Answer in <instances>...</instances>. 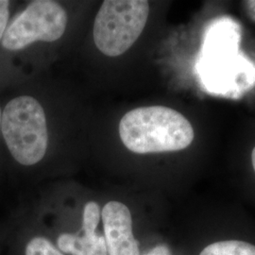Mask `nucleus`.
Listing matches in <instances>:
<instances>
[{"mask_svg":"<svg viewBox=\"0 0 255 255\" xmlns=\"http://www.w3.org/2000/svg\"><path fill=\"white\" fill-rule=\"evenodd\" d=\"M1 131L10 154L19 164L33 165L46 155V115L34 98L21 96L9 101L2 113Z\"/></svg>","mask_w":255,"mask_h":255,"instance_id":"obj_2","label":"nucleus"},{"mask_svg":"<svg viewBox=\"0 0 255 255\" xmlns=\"http://www.w3.org/2000/svg\"><path fill=\"white\" fill-rule=\"evenodd\" d=\"M200 255H255V246L240 240H224L204 248Z\"/></svg>","mask_w":255,"mask_h":255,"instance_id":"obj_7","label":"nucleus"},{"mask_svg":"<svg viewBox=\"0 0 255 255\" xmlns=\"http://www.w3.org/2000/svg\"><path fill=\"white\" fill-rule=\"evenodd\" d=\"M58 247L64 253L71 255H107L105 238L100 235H85L82 237L63 234L58 238Z\"/></svg>","mask_w":255,"mask_h":255,"instance_id":"obj_6","label":"nucleus"},{"mask_svg":"<svg viewBox=\"0 0 255 255\" xmlns=\"http://www.w3.org/2000/svg\"><path fill=\"white\" fill-rule=\"evenodd\" d=\"M252 163H253V166H254V169L255 171V147L253 150V153H252Z\"/></svg>","mask_w":255,"mask_h":255,"instance_id":"obj_12","label":"nucleus"},{"mask_svg":"<svg viewBox=\"0 0 255 255\" xmlns=\"http://www.w3.org/2000/svg\"><path fill=\"white\" fill-rule=\"evenodd\" d=\"M148 255H170V252L167 247L159 246L153 249Z\"/></svg>","mask_w":255,"mask_h":255,"instance_id":"obj_11","label":"nucleus"},{"mask_svg":"<svg viewBox=\"0 0 255 255\" xmlns=\"http://www.w3.org/2000/svg\"><path fill=\"white\" fill-rule=\"evenodd\" d=\"M66 25V11L58 2L36 0L7 27L2 46L8 50H19L36 41L54 42L64 35Z\"/></svg>","mask_w":255,"mask_h":255,"instance_id":"obj_4","label":"nucleus"},{"mask_svg":"<svg viewBox=\"0 0 255 255\" xmlns=\"http://www.w3.org/2000/svg\"><path fill=\"white\" fill-rule=\"evenodd\" d=\"M1 119H2V113H1V109H0V130H1Z\"/></svg>","mask_w":255,"mask_h":255,"instance_id":"obj_13","label":"nucleus"},{"mask_svg":"<svg viewBox=\"0 0 255 255\" xmlns=\"http://www.w3.org/2000/svg\"><path fill=\"white\" fill-rule=\"evenodd\" d=\"M101 219V208L95 201L88 202L83 212V222L82 231L83 234L93 236L96 234V229L99 225Z\"/></svg>","mask_w":255,"mask_h":255,"instance_id":"obj_8","label":"nucleus"},{"mask_svg":"<svg viewBox=\"0 0 255 255\" xmlns=\"http://www.w3.org/2000/svg\"><path fill=\"white\" fill-rule=\"evenodd\" d=\"M123 144L137 154L182 150L191 145V123L176 110L164 106L131 110L119 123Z\"/></svg>","mask_w":255,"mask_h":255,"instance_id":"obj_1","label":"nucleus"},{"mask_svg":"<svg viewBox=\"0 0 255 255\" xmlns=\"http://www.w3.org/2000/svg\"><path fill=\"white\" fill-rule=\"evenodd\" d=\"M105 241L109 255H139V245L132 234V219L127 206L110 201L102 209Z\"/></svg>","mask_w":255,"mask_h":255,"instance_id":"obj_5","label":"nucleus"},{"mask_svg":"<svg viewBox=\"0 0 255 255\" xmlns=\"http://www.w3.org/2000/svg\"><path fill=\"white\" fill-rule=\"evenodd\" d=\"M26 255H64L44 237L32 238L26 247Z\"/></svg>","mask_w":255,"mask_h":255,"instance_id":"obj_9","label":"nucleus"},{"mask_svg":"<svg viewBox=\"0 0 255 255\" xmlns=\"http://www.w3.org/2000/svg\"><path fill=\"white\" fill-rule=\"evenodd\" d=\"M148 14L145 0H105L94 23L96 46L109 57L125 53L143 32Z\"/></svg>","mask_w":255,"mask_h":255,"instance_id":"obj_3","label":"nucleus"},{"mask_svg":"<svg viewBox=\"0 0 255 255\" xmlns=\"http://www.w3.org/2000/svg\"><path fill=\"white\" fill-rule=\"evenodd\" d=\"M9 2L7 0H0V41L6 31L9 20Z\"/></svg>","mask_w":255,"mask_h":255,"instance_id":"obj_10","label":"nucleus"}]
</instances>
